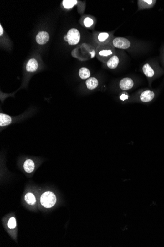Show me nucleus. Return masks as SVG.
I'll return each instance as SVG.
<instances>
[{
	"instance_id": "f257e3e1",
	"label": "nucleus",
	"mask_w": 164,
	"mask_h": 247,
	"mask_svg": "<svg viewBox=\"0 0 164 247\" xmlns=\"http://www.w3.org/2000/svg\"><path fill=\"white\" fill-rule=\"evenodd\" d=\"M57 199L56 195L53 192L47 191L42 194L40 198V202L44 207L49 208L54 206Z\"/></svg>"
},
{
	"instance_id": "f03ea898",
	"label": "nucleus",
	"mask_w": 164,
	"mask_h": 247,
	"mask_svg": "<svg viewBox=\"0 0 164 247\" xmlns=\"http://www.w3.org/2000/svg\"><path fill=\"white\" fill-rule=\"evenodd\" d=\"M66 37L69 45H76L79 43L81 36L80 32L77 29L72 28L68 31Z\"/></svg>"
},
{
	"instance_id": "7ed1b4c3",
	"label": "nucleus",
	"mask_w": 164,
	"mask_h": 247,
	"mask_svg": "<svg viewBox=\"0 0 164 247\" xmlns=\"http://www.w3.org/2000/svg\"><path fill=\"white\" fill-rule=\"evenodd\" d=\"M113 44L115 47L120 49H126L130 47V42L126 38H116L113 41Z\"/></svg>"
},
{
	"instance_id": "20e7f679",
	"label": "nucleus",
	"mask_w": 164,
	"mask_h": 247,
	"mask_svg": "<svg viewBox=\"0 0 164 247\" xmlns=\"http://www.w3.org/2000/svg\"><path fill=\"white\" fill-rule=\"evenodd\" d=\"M49 40V34L47 32L45 31L39 32L36 36V41L39 45H44L48 42Z\"/></svg>"
},
{
	"instance_id": "39448f33",
	"label": "nucleus",
	"mask_w": 164,
	"mask_h": 247,
	"mask_svg": "<svg viewBox=\"0 0 164 247\" xmlns=\"http://www.w3.org/2000/svg\"><path fill=\"white\" fill-rule=\"evenodd\" d=\"M134 82L132 80L129 78H123L120 81V88L123 91H127L132 88Z\"/></svg>"
},
{
	"instance_id": "423d86ee",
	"label": "nucleus",
	"mask_w": 164,
	"mask_h": 247,
	"mask_svg": "<svg viewBox=\"0 0 164 247\" xmlns=\"http://www.w3.org/2000/svg\"><path fill=\"white\" fill-rule=\"evenodd\" d=\"M155 94L154 92L150 90H146L141 93L140 96V99L144 102H148L154 99Z\"/></svg>"
},
{
	"instance_id": "0eeeda50",
	"label": "nucleus",
	"mask_w": 164,
	"mask_h": 247,
	"mask_svg": "<svg viewBox=\"0 0 164 247\" xmlns=\"http://www.w3.org/2000/svg\"><path fill=\"white\" fill-rule=\"evenodd\" d=\"M38 61L35 59L32 58L28 60L26 65V70L28 72H34L38 68Z\"/></svg>"
},
{
	"instance_id": "6e6552de",
	"label": "nucleus",
	"mask_w": 164,
	"mask_h": 247,
	"mask_svg": "<svg viewBox=\"0 0 164 247\" xmlns=\"http://www.w3.org/2000/svg\"><path fill=\"white\" fill-rule=\"evenodd\" d=\"M12 122V118L10 116L5 113L0 114V126L5 127L10 124Z\"/></svg>"
},
{
	"instance_id": "1a4fd4ad",
	"label": "nucleus",
	"mask_w": 164,
	"mask_h": 247,
	"mask_svg": "<svg viewBox=\"0 0 164 247\" xmlns=\"http://www.w3.org/2000/svg\"><path fill=\"white\" fill-rule=\"evenodd\" d=\"M23 167L24 170L27 173H31L34 170L35 164L33 160L31 159H28L26 160L24 162Z\"/></svg>"
},
{
	"instance_id": "9d476101",
	"label": "nucleus",
	"mask_w": 164,
	"mask_h": 247,
	"mask_svg": "<svg viewBox=\"0 0 164 247\" xmlns=\"http://www.w3.org/2000/svg\"><path fill=\"white\" fill-rule=\"evenodd\" d=\"M85 85L87 88L90 90H93L98 86V81L95 78H90L85 81Z\"/></svg>"
},
{
	"instance_id": "9b49d317",
	"label": "nucleus",
	"mask_w": 164,
	"mask_h": 247,
	"mask_svg": "<svg viewBox=\"0 0 164 247\" xmlns=\"http://www.w3.org/2000/svg\"><path fill=\"white\" fill-rule=\"evenodd\" d=\"M120 62L119 57L115 55L112 56L110 57V59L108 61L107 66L110 69H115L117 67Z\"/></svg>"
},
{
	"instance_id": "f8f14e48",
	"label": "nucleus",
	"mask_w": 164,
	"mask_h": 247,
	"mask_svg": "<svg viewBox=\"0 0 164 247\" xmlns=\"http://www.w3.org/2000/svg\"><path fill=\"white\" fill-rule=\"evenodd\" d=\"M142 70H143V72L145 74V75L149 78L153 77L155 74L154 70L148 64L144 65V66L142 67Z\"/></svg>"
},
{
	"instance_id": "ddd939ff",
	"label": "nucleus",
	"mask_w": 164,
	"mask_h": 247,
	"mask_svg": "<svg viewBox=\"0 0 164 247\" xmlns=\"http://www.w3.org/2000/svg\"><path fill=\"white\" fill-rule=\"evenodd\" d=\"M79 76L82 79H87L90 77V71L87 68H81L79 70Z\"/></svg>"
},
{
	"instance_id": "4468645a",
	"label": "nucleus",
	"mask_w": 164,
	"mask_h": 247,
	"mask_svg": "<svg viewBox=\"0 0 164 247\" xmlns=\"http://www.w3.org/2000/svg\"><path fill=\"white\" fill-rule=\"evenodd\" d=\"M25 200L29 205H33L35 204V202H36L35 196L33 193H31V192H28L25 195Z\"/></svg>"
},
{
	"instance_id": "2eb2a0df",
	"label": "nucleus",
	"mask_w": 164,
	"mask_h": 247,
	"mask_svg": "<svg viewBox=\"0 0 164 247\" xmlns=\"http://www.w3.org/2000/svg\"><path fill=\"white\" fill-rule=\"evenodd\" d=\"M77 3V1L75 0H64L63 4L64 7L66 8H73Z\"/></svg>"
},
{
	"instance_id": "dca6fc26",
	"label": "nucleus",
	"mask_w": 164,
	"mask_h": 247,
	"mask_svg": "<svg viewBox=\"0 0 164 247\" xmlns=\"http://www.w3.org/2000/svg\"><path fill=\"white\" fill-rule=\"evenodd\" d=\"M109 35L107 33H101L98 35V40L101 42H103L106 41L109 38Z\"/></svg>"
},
{
	"instance_id": "f3484780",
	"label": "nucleus",
	"mask_w": 164,
	"mask_h": 247,
	"mask_svg": "<svg viewBox=\"0 0 164 247\" xmlns=\"http://www.w3.org/2000/svg\"><path fill=\"white\" fill-rule=\"evenodd\" d=\"M8 226L10 229H14L16 227V220H15L14 217H11L9 219L8 222Z\"/></svg>"
},
{
	"instance_id": "a211bd4d",
	"label": "nucleus",
	"mask_w": 164,
	"mask_h": 247,
	"mask_svg": "<svg viewBox=\"0 0 164 247\" xmlns=\"http://www.w3.org/2000/svg\"><path fill=\"white\" fill-rule=\"evenodd\" d=\"M85 26L87 27H90L91 26L92 24H94V20L90 17H87L84 21Z\"/></svg>"
},
{
	"instance_id": "6ab92c4d",
	"label": "nucleus",
	"mask_w": 164,
	"mask_h": 247,
	"mask_svg": "<svg viewBox=\"0 0 164 247\" xmlns=\"http://www.w3.org/2000/svg\"><path fill=\"white\" fill-rule=\"evenodd\" d=\"M112 51L110 50H103V51H100L99 52V54L102 56H110V55H112Z\"/></svg>"
},
{
	"instance_id": "aec40b11",
	"label": "nucleus",
	"mask_w": 164,
	"mask_h": 247,
	"mask_svg": "<svg viewBox=\"0 0 164 247\" xmlns=\"http://www.w3.org/2000/svg\"><path fill=\"white\" fill-rule=\"evenodd\" d=\"M128 98V96L126 94H125V93H123V94H122V95L120 96V98L122 101L127 99Z\"/></svg>"
},
{
	"instance_id": "412c9836",
	"label": "nucleus",
	"mask_w": 164,
	"mask_h": 247,
	"mask_svg": "<svg viewBox=\"0 0 164 247\" xmlns=\"http://www.w3.org/2000/svg\"><path fill=\"white\" fill-rule=\"evenodd\" d=\"M3 33V30L1 25H0V35L2 36Z\"/></svg>"
},
{
	"instance_id": "4be33fe9",
	"label": "nucleus",
	"mask_w": 164,
	"mask_h": 247,
	"mask_svg": "<svg viewBox=\"0 0 164 247\" xmlns=\"http://www.w3.org/2000/svg\"><path fill=\"white\" fill-rule=\"evenodd\" d=\"M64 40H65V41H67V37H66V36H65V37H64Z\"/></svg>"
}]
</instances>
